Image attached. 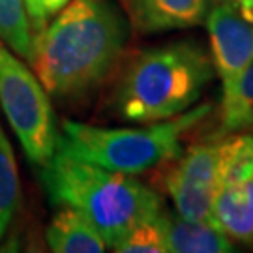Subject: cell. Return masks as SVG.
Here are the masks:
<instances>
[{
    "label": "cell",
    "mask_w": 253,
    "mask_h": 253,
    "mask_svg": "<svg viewBox=\"0 0 253 253\" xmlns=\"http://www.w3.org/2000/svg\"><path fill=\"white\" fill-rule=\"evenodd\" d=\"M127 25L113 0H70L34 38L30 66L49 96L79 100L113 73Z\"/></svg>",
    "instance_id": "cell-1"
},
{
    "label": "cell",
    "mask_w": 253,
    "mask_h": 253,
    "mask_svg": "<svg viewBox=\"0 0 253 253\" xmlns=\"http://www.w3.org/2000/svg\"><path fill=\"white\" fill-rule=\"evenodd\" d=\"M214 77L210 53L195 42L150 47L127 64L113 94V111L137 124L178 117L199 101Z\"/></svg>",
    "instance_id": "cell-2"
},
{
    "label": "cell",
    "mask_w": 253,
    "mask_h": 253,
    "mask_svg": "<svg viewBox=\"0 0 253 253\" xmlns=\"http://www.w3.org/2000/svg\"><path fill=\"white\" fill-rule=\"evenodd\" d=\"M42 182L56 207H72L90 219L111 250L139 221L163 210L160 195L135 176L72 158L58 148L42 165Z\"/></svg>",
    "instance_id": "cell-3"
},
{
    "label": "cell",
    "mask_w": 253,
    "mask_h": 253,
    "mask_svg": "<svg viewBox=\"0 0 253 253\" xmlns=\"http://www.w3.org/2000/svg\"><path fill=\"white\" fill-rule=\"evenodd\" d=\"M210 109V103H203L178 117L141 127H101L64 120L56 148L109 171L137 176L171 163L182 152V137L197 126Z\"/></svg>",
    "instance_id": "cell-4"
},
{
    "label": "cell",
    "mask_w": 253,
    "mask_h": 253,
    "mask_svg": "<svg viewBox=\"0 0 253 253\" xmlns=\"http://www.w3.org/2000/svg\"><path fill=\"white\" fill-rule=\"evenodd\" d=\"M0 109L30 162L42 167L56 150L51 96L30 66L0 40Z\"/></svg>",
    "instance_id": "cell-5"
},
{
    "label": "cell",
    "mask_w": 253,
    "mask_h": 253,
    "mask_svg": "<svg viewBox=\"0 0 253 253\" xmlns=\"http://www.w3.org/2000/svg\"><path fill=\"white\" fill-rule=\"evenodd\" d=\"M212 219L233 242L253 250V135L221 139V163Z\"/></svg>",
    "instance_id": "cell-6"
},
{
    "label": "cell",
    "mask_w": 253,
    "mask_h": 253,
    "mask_svg": "<svg viewBox=\"0 0 253 253\" xmlns=\"http://www.w3.org/2000/svg\"><path fill=\"white\" fill-rule=\"evenodd\" d=\"M171 163L165 188L176 214L195 221H214L212 203L221 163V139L190 146Z\"/></svg>",
    "instance_id": "cell-7"
},
{
    "label": "cell",
    "mask_w": 253,
    "mask_h": 253,
    "mask_svg": "<svg viewBox=\"0 0 253 253\" xmlns=\"http://www.w3.org/2000/svg\"><path fill=\"white\" fill-rule=\"evenodd\" d=\"M205 23L210 34V58L225 94L253 62V19L233 4H217L210 6Z\"/></svg>",
    "instance_id": "cell-8"
},
{
    "label": "cell",
    "mask_w": 253,
    "mask_h": 253,
    "mask_svg": "<svg viewBox=\"0 0 253 253\" xmlns=\"http://www.w3.org/2000/svg\"><path fill=\"white\" fill-rule=\"evenodd\" d=\"M127 6L137 32L158 34L205 23L210 0H127Z\"/></svg>",
    "instance_id": "cell-9"
},
{
    "label": "cell",
    "mask_w": 253,
    "mask_h": 253,
    "mask_svg": "<svg viewBox=\"0 0 253 253\" xmlns=\"http://www.w3.org/2000/svg\"><path fill=\"white\" fill-rule=\"evenodd\" d=\"M45 240L54 253H101L107 244L100 231L72 207H58L47 225Z\"/></svg>",
    "instance_id": "cell-10"
},
{
    "label": "cell",
    "mask_w": 253,
    "mask_h": 253,
    "mask_svg": "<svg viewBox=\"0 0 253 253\" xmlns=\"http://www.w3.org/2000/svg\"><path fill=\"white\" fill-rule=\"evenodd\" d=\"M169 253H231L235 242L214 223L167 214Z\"/></svg>",
    "instance_id": "cell-11"
},
{
    "label": "cell",
    "mask_w": 253,
    "mask_h": 253,
    "mask_svg": "<svg viewBox=\"0 0 253 253\" xmlns=\"http://www.w3.org/2000/svg\"><path fill=\"white\" fill-rule=\"evenodd\" d=\"M253 126V62L221 100L219 135L238 133Z\"/></svg>",
    "instance_id": "cell-12"
},
{
    "label": "cell",
    "mask_w": 253,
    "mask_h": 253,
    "mask_svg": "<svg viewBox=\"0 0 253 253\" xmlns=\"http://www.w3.org/2000/svg\"><path fill=\"white\" fill-rule=\"evenodd\" d=\"M0 40L30 66L34 36L25 0H0Z\"/></svg>",
    "instance_id": "cell-13"
},
{
    "label": "cell",
    "mask_w": 253,
    "mask_h": 253,
    "mask_svg": "<svg viewBox=\"0 0 253 253\" xmlns=\"http://www.w3.org/2000/svg\"><path fill=\"white\" fill-rule=\"evenodd\" d=\"M21 203V182L17 162L9 139L0 126V238L6 235Z\"/></svg>",
    "instance_id": "cell-14"
},
{
    "label": "cell",
    "mask_w": 253,
    "mask_h": 253,
    "mask_svg": "<svg viewBox=\"0 0 253 253\" xmlns=\"http://www.w3.org/2000/svg\"><path fill=\"white\" fill-rule=\"evenodd\" d=\"M113 252L117 253H169L167 246V212L139 221L118 242Z\"/></svg>",
    "instance_id": "cell-15"
},
{
    "label": "cell",
    "mask_w": 253,
    "mask_h": 253,
    "mask_svg": "<svg viewBox=\"0 0 253 253\" xmlns=\"http://www.w3.org/2000/svg\"><path fill=\"white\" fill-rule=\"evenodd\" d=\"M70 0H25V8H27V15L28 21H30V28H32V36L36 38V34H40L43 30V27Z\"/></svg>",
    "instance_id": "cell-16"
},
{
    "label": "cell",
    "mask_w": 253,
    "mask_h": 253,
    "mask_svg": "<svg viewBox=\"0 0 253 253\" xmlns=\"http://www.w3.org/2000/svg\"><path fill=\"white\" fill-rule=\"evenodd\" d=\"M217 4H233L235 6L236 0H210V6H217Z\"/></svg>",
    "instance_id": "cell-17"
}]
</instances>
